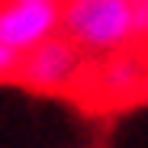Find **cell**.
Segmentation results:
<instances>
[{
	"label": "cell",
	"instance_id": "obj_2",
	"mask_svg": "<svg viewBox=\"0 0 148 148\" xmlns=\"http://www.w3.org/2000/svg\"><path fill=\"white\" fill-rule=\"evenodd\" d=\"M74 93L90 110H119L148 93V55L138 45L97 55L84 64Z\"/></svg>",
	"mask_w": 148,
	"mask_h": 148
},
{
	"label": "cell",
	"instance_id": "obj_3",
	"mask_svg": "<svg viewBox=\"0 0 148 148\" xmlns=\"http://www.w3.org/2000/svg\"><path fill=\"white\" fill-rule=\"evenodd\" d=\"M84 64H87V55L71 39L55 32L19 55L16 81L29 87L32 93H74Z\"/></svg>",
	"mask_w": 148,
	"mask_h": 148
},
{
	"label": "cell",
	"instance_id": "obj_1",
	"mask_svg": "<svg viewBox=\"0 0 148 148\" xmlns=\"http://www.w3.org/2000/svg\"><path fill=\"white\" fill-rule=\"evenodd\" d=\"M135 0H58V32L87 58L138 45L132 23Z\"/></svg>",
	"mask_w": 148,
	"mask_h": 148
},
{
	"label": "cell",
	"instance_id": "obj_6",
	"mask_svg": "<svg viewBox=\"0 0 148 148\" xmlns=\"http://www.w3.org/2000/svg\"><path fill=\"white\" fill-rule=\"evenodd\" d=\"M138 48H142V52H145V55H148V32H145V39H142V42H138Z\"/></svg>",
	"mask_w": 148,
	"mask_h": 148
},
{
	"label": "cell",
	"instance_id": "obj_4",
	"mask_svg": "<svg viewBox=\"0 0 148 148\" xmlns=\"http://www.w3.org/2000/svg\"><path fill=\"white\" fill-rule=\"evenodd\" d=\"M58 32V3L52 0H0V42L13 52H29L32 45Z\"/></svg>",
	"mask_w": 148,
	"mask_h": 148
},
{
	"label": "cell",
	"instance_id": "obj_5",
	"mask_svg": "<svg viewBox=\"0 0 148 148\" xmlns=\"http://www.w3.org/2000/svg\"><path fill=\"white\" fill-rule=\"evenodd\" d=\"M16 68H19V52L0 42V81H16Z\"/></svg>",
	"mask_w": 148,
	"mask_h": 148
},
{
	"label": "cell",
	"instance_id": "obj_7",
	"mask_svg": "<svg viewBox=\"0 0 148 148\" xmlns=\"http://www.w3.org/2000/svg\"><path fill=\"white\" fill-rule=\"evenodd\" d=\"M39 3H42V0H39ZM52 3H58V0H52Z\"/></svg>",
	"mask_w": 148,
	"mask_h": 148
}]
</instances>
